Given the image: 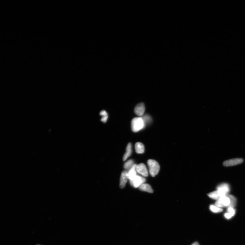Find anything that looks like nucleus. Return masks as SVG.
Segmentation results:
<instances>
[{"instance_id":"nucleus-8","label":"nucleus","mask_w":245,"mask_h":245,"mask_svg":"<svg viewBox=\"0 0 245 245\" xmlns=\"http://www.w3.org/2000/svg\"><path fill=\"white\" fill-rule=\"evenodd\" d=\"M128 179L127 172L126 171H123L122 173L120 178V186L121 188H123L125 187Z\"/></svg>"},{"instance_id":"nucleus-3","label":"nucleus","mask_w":245,"mask_h":245,"mask_svg":"<svg viewBox=\"0 0 245 245\" xmlns=\"http://www.w3.org/2000/svg\"><path fill=\"white\" fill-rule=\"evenodd\" d=\"M230 204H231V200L227 195L224 197L217 200L215 203V206L221 208L227 207H229Z\"/></svg>"},{"instance_id":"nucleus-4","label":"nucleus","mask_w":245,"mask_h":245,"mask_svg":"<svg viewBox=\"0 0 245 245\" xmlns=\"http://www.w3.org/2000/svg\"><path fill=\"white\" fill-rule=\"evenodd\" d=\"M146 179L144 177L137 175L134 178L130 180L131 185L135 188H139L144 183Z\"/></svg>"},{"instance_id":"nucleus-22","label":"nucleus","mask_w":245,"mask_h":245,"mask_svg":"<svg viewBox=\"0 0 245 245\" xmlns=\"http://www.w3.org/2000/svg\"><path fill=\"white\" fill-rule=\"evenodd\" d=\"M192 245H199V244H198V242H195Z\"/></svg>"},{"instance_id":"nucleus-9","label":"nucleus","mask_w":245,"mask_h":245,"mask_svg":"<svg viewBox=\"0 0 245 245\" xmlns=\"http://www.w3.org/2000/svg\"><path fill=\"white\" fill-rule=\"evenodd\" d=\"M145 110V106L144 103H140L135 107L134 111L135 113L138 116H142L144 113Z\"/></svg>"},{"instance_id":"nucleus-11","label":"nucleus","mask_w":245,"mask_h":245,"mask_svg":"<svg viewBox=\"0 0 245 245\" xmlns=\"http://www.w3.org/2000/svg\"><path fill=\"white\" fill-rule=\"evenodd\" d=\"M137 166L136 164H134L133 165L132 168L127 172L128 178V179H130V180H132L137 175V172L136 169Z\"/></svg>"},{"instance_id":"nucleus-18","label":"nucleus","mask_w":245,"mask_h":245,"mask_svg":"<svg viewBox=\"0 0 245 245\" xmlns=\"http://www.w3.org/2000/svg\"><path fill=\"white\" fill-rule=\"evenodd\" d=\"M210 209L211 211L215 213L220 212L223 211L222 208H219L214 205H211L210 206Z\"/></svg>"},{"instance_id":"nucleus-5","label":"nucleus","mask_w":245,"mask_h":245,"mask_svg":"<svg viewBox=\"0 0 245 245\" xmlns=\"http://www.w3.org/2000/svg\"><path fill=\"white\" fill-rule=\"evenodd\" d=\"M244 160L242 158H236L226 160L223 162V165L225 166H231L237 165L242 163Z\"/></svg>"},{"instance_id":"nucleus-19","label":"nucleus","mask_w":245,"mask_h":245,"mask_svg":"<svg viewBox=\"0 0 245 245\" xmlns=\"http://www.w3.org/2000/svg\"><path fill=\"white\" fill-rule=\"evenodd\" d=\"M142 118L144 122L145 125L147 124H149L152 122V118L149 115H145Z\"/></svg>"},{"instance_id":"nucleus-13","label":"nucleus","mask_w":245,"mask_h":245,"mask_svg":"<svg viewBox=\"0 0 245 245\" xmlns=\"http://www.w3.org/2000/svg\"><path fill=\"white\" fill-rule=\"evenodd\" d=\"M132 144L131 143H129L128 144L127 146L126 153L123 156V160L124 161H125L127 159V158L130 157L132 154Z\"/></svg>"},{"instance_id":"nucleus-2","label":"nucleus","mask_w":245,"mask_h":245,"mask_svg":"<svg viewBox=\"0 0 245 245\" xmlns=\"http://www.w3.org/2000/svg\"><path fill=\"white\" fill-rule=\"evenodd\" d=\"M147 164L149 167L150 174L152 177L155 176L158 174L160 170L159 164L155 160L149 159L148 160Z\"/></svg>"},{"instance_id":"nucleus-23","label":"nucleus","mask_w":245,"mask_h":245,"mask_svg":"<svg viewBox=\"0 0 245 245\" xmlns=\"http://www.w3.org/2000/svg\"></svg>"},{"instance_id":"nucleus-14","label":"nucleus","mask_w":245,"mask_h":245,"mask_svg":"<svg viewBox=\"0 0 245 245\" xmlns=\"http://www.w3.org/2000/svg\"><path fill=\"white\" fill-rule=\"evenodd\" d=\"M140 190L152 193H153V190L150 185L147 183H144L139 187Z\"/></svg>"},{"instance_id":"nucleus-1","label":"nucleus","mask_w":245,"mask_h":245,"mask_svg":"<svg viewBox=\"0 0 245 245\" xmlns=\"http://www.w3.org/2000/svg\"><path fill=\"white\" fill-rule=\"evenodd\" d=\"M132 128L133 132H136L144 128L145 125L142 117L135 118L131 123Z\"/></svg>"},{"instance_id":"nucleus-10","label":"nucleus","mask_w":245,"mask_h":245,"mask_svg":"<svg viewBox=\"0 0 245 245\" xmlns=\"http://www.w3.org/2000/svg\"><path fill=\"white\" fill-rule=\"evenodd\" d=\"M217 190L220 191L226 194H228L230 191L229 185L227 183H223L217 186Z\"/></svg>"},{"instance_id":"nucleus-20","label":"nucleus","mask_w":245,"mask_h":245,"mask_svg":"<svg viewBox=\"0 0 245 245\" xmlns=\"http://www.w3.org/2000/svg\"><path fill=\"white\" fill-rule=\"evenodd\" d=\"M227 212L231 214L233 217L235 214V209L233 207H229L227 209Z\"/></svg>"},{"instance_id":"nucleus-15","label":"nucleus","mask_w":245,"mask_h":245,"mask_svg":"<svg viewBox=\"0 0 245 245\" xmlns=\"http://www.w3.org/2000/svg\"><path fill=\"white\" fill-rule=\"evenodd\" d=\"M134 161L132 160H130L125 162L124 164V168L126 170V171L128 172L134 164Z\"/></svg>"},{"instance_id":"nucleus-6","label":"nucleus","mask_w":245,"mask_h":245,"mask_svg":"<svg viewBox=\"0 0 245 245\" xmlns=\"http://www.w3.org/2000/svg\"><path fill=\"white\" fill-rule=\"evenodd\" d=\"M136 169L137 172L142 175L143 176L147 177L148 176V172L146 166L143 163H141L137 165Z\"/></svg>"},{"instance_id":"nucleus-12","label":"nucleus","mask_w":245,"mask_h":245,"mask_svg":"<svg viewBox=\"0 0 245 245\" xmlns=\"http://www.w3.org/2000/svg\"><path fill=\"white\" fill-rule=\"evenodd\" d=\"M135 150L138 154H143L144 152V145L141 142H137L135 145Z\"/></svg>"},{"instance_id":"nucleus-16","label":"nucleus","mask_w":245,"mask_h":245,"mask_svg":"<svg viewBox=\"0 0 245 245\" xmlns=\"http://www.w3.org/2000/svg\"><path fill=\"white\" fill-rule=\"evenodd\" d=\"M227 196L231 200V204L229 207L234 208V207L236 206L237 203L236 198L234 196L230 194H227Z\"/></svg>"},{"instance_id":"nucleus-17","label":"nucleus","mask_w":245,"mask_h":245,"mask_svg":"<svg viewBox=\"0 0 245 245\" xmlns=\"http://www.w3.org/2000/svg\"><path fill=\"white\" fill-rule=\"evenodd\" d=\"M100 115L102 116V118L101 119V121L103 122H106L108 119V115L106 111L103 110L101 111L100 113Z\"/></svg>"},{"instance_id":"nucleus-21","label":"nucleus","mask_w":245,"mask_h":245,"mask_svg":"<svg viewBox=\"0 0 245 245\" xmlns=\"http://www.w3.org/2000/svg\"><path fill=\"white\" fill-rule=\"evenodd\" d=\"M224 217L226 218L229 219L232 218V217L233 216L231 214H229V213H227L225 214Z\"/></svg>"},{"instance_id":"nucleus-7","label":"nucleus","mask_w":245,"mask_h":245,"mask_svg":"<svg viewBox=\"0 0 245 245\" xmlns=\"http://www.w3.org/2000/svg\"><path fill=\"white\" fill-rule=\"evenodd\" d=\"M227 194L217 190V191H213L212 193H209L208 196L209 197L212 198L213 199L217 200L227 196Z\"/></svg>"}]
</instances>
